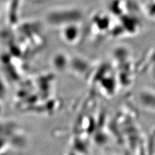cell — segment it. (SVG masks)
<instances>
[{"mask_svg": "<svg viewBox=\"0 0 155 155\" xmlns=\"http://www.w3.org/2000/svg\"><path fill=\"white\" fill-rule=\"evenodd\" d=\"M81 16L78 10L67 9L58 10V11L51 12L48 16V19L51 23H67L77 21Z\"/></svg>", "mask_w": 155, "mask_h": 155, "instance_id": "1", "label": "cell"}, {"mask_svg": "<svg viewBox=\"0 0 155 155\" xmlns=\"http://www.w3.org/2000/svg\"><path fill=\"white\" fill-rule=\"evenodd\" d=\"M69 28L70 31H72V28H71V27H69ZM72 31H74V32H72V36H74V35H75L76 33H78V32H77V30H76V29L75 27H74V28H73V30H72ZM71 33H72V32H67V31H65V36H67V35H69V34H71Z\"/></svg>", "mask_w": 155, "mask_h": 155, "instance_id": "2", "label": "cell"}]
</instances>
